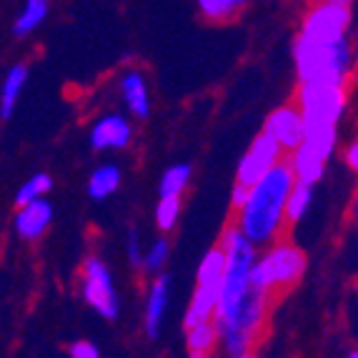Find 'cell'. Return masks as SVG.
Segmentation results:
<instances>
[{
  "label": "cell",
  "instance_id": "1",
  "mask_svg": "<svg viewBox=\"0 0 358 358\" xmlns=\"http://www.w3.org/2000/svg\"><path fill=\"white\" fill-rule=\"evenodd\" d=\"M296 183L299 180H296V173L286 158L271 173H266L258 183L251 185V193H248L243 208L233 213V223L258 248H266V245L283 238V233L288 228L286 206Z\"/></svg>",
  "mask_w": 358,
  "mask_h": 358
},
{
  "label": "cell",
  "instance_id": "2",
  "mask_svg": "<svg viewBox=\"0 0 358 358\" xmlns=\"http://www.w3.org/2000/svg\"><path fill=\"white\" fill-rule=\"evenodd\" d=\"M296 103L306 118V141L308 153L331 163L338 145V131L348 110V85L336 83H299Z\"/></svg>",
  "mask_w": 358,
  "mask_h": 358
},
{
  "label": "cell",
  "instance_id": "3",
  "mask_svg": "<svg viewBox=\"0 0 358 358\" xmlns=\"http://www.w3.org/2000/svg\"><path fill=\"white\" fill-rule=\"evenodd\" d=\"M293 68L299 83H336L348 85L356 73V45L351 38L336 43H313L293 38Z\"/></svg>",
  "mask_w": 358,
  "mask_h": 358
},
{
  "label": "cell",
  "instance_id": "4",
  "mask_svg": "<svg viewBox=\"0 0 358 358\" xmlns=\"http://www.w3.org/2000/svg\"><path fill=\"white\" fill-rule=\"evenodd\" d=\"M306 268H308V258H306L303 248L293 243L291 238H278L275 243L261 248L253 278L258 286L275 296V293L296 286L303 278Z\"/></svg>",
  "mask_w": 358,
  "mask_h": 358
},
{
  "label": "cell",
  "instance_id": "5",
  "mask_svg": "<svg viewBox=\"0 0 358 358\" xmlns=\"http://www.w3.org/2000/svg\"><path fill=\"white\" fill-rule=\"evenodd\" d=\"M223 275H226V251L215 243L213 248L203 253L196 271V288L193 296L185 306L183 313V331L198 326V323L215 321V310L221 301Z\"/></svg>",
  "mask_w": 358,
  "mask_h": 358
},
{
  "label": "cell",
  "instance_id": "6",
  "mask_svg": "<svg viewBox=\"0 0 358 358\" xmlns=\"http://www.w3.org/2000/svg\"><path fill=\"white\" fill-rule=\"evenodd\" d=\"M80 299L88 308H93L103 321L120 318V293L115 286V275L106 258L90 253L80 266Z\"/></svg>",
  "mask_w": 358,
  "mask_h": 358
},
{
  "label": "cell",
  "instance_id": "7",
  "mask_svg": "<svg viewBox=\"0 0 358 358\" xmlns=\"http://www.w3.org/2000/svg\"><path fill=\"white\" fill-rule=\"evenodd\" d=\"M353 8L338 0H313L296 36L313 43H336L351 38Z\"/></svg>",
  "mask_w": 358,
  "mask_h": 358
},
{
  "label": "cell",
  "instance_id": "8",
  "mask_svg": "<svg viewBox=\"0 0 358 358\" xmlns=\"http://www.w3.org/2000/svg\"><path fill=\"white\" fill-rule=\"evenodd\" d=\"M136 138V126L128 113L120 110H108L101 113L88 128V143L96 153H118V150L131 148Z\"/></svg>",
  "mask_w": 358,
  "mask_h": 358
},
{
  "label": "cell",
  "instance_id": "9",
  "mask_svg": "<svg viewBox=\"0 0 358 358\" xmlns=\"http://www.w3.org/2000/svg\"><path fill=\"white\" fill-rule=\"evenodd\" d=\"M281 161H286V150L275 143L273 138L261 131L251 141V145L245 148V153L241 155L238 166H236V180L245 185L258 183L263 176L271 173Z\"/></svg>",
  "mask_w": 358,
  "mask_h": 358
},
{
  "label": "cell",
  "instance_id": "10",
  "mask_svg": "<svg viewBox=\"0 0 358 358\" xmlns=\"http://www.w3.org/2000/svg\"><path fill=\"white\" fill-rule=\"evenodd\" d=\"M263 133L273 138L286 155H291L306 141V118L299 103L291 101L275 106L263 120Z\"/></svg>",
  "mask_w": 358,
  "mask_h": 358
},
{
  "label": "cell",
  "instance_id": "11",
  "mask_svg": "<svg viewBox=\"0 0 358 358\" xmlns=\"http://www.w3.org/2000/svg\"><path fill=\"white\" fill-rule=\"evenodd\" d=\"M168 308H171V278L166 273L148 278V288H145V301H143V334L150 341L161 338Z\"/></svg>",
  "mask_w": 358,
  "mask_h": 358
},
{
  "label": "cell",
  "instance_id": "12",
  "mask_svg": "<svg viewBox=\"0 0 358 358\" xmlns=\"http://www.w3.org/2000/svg\"><path fill=\"white\" fill-rule=\"evenodd\" d=\"M53 218H55L53 203H50L48 198H41L36 203L20 206V208L13 210L10 226H13V233H15L20 241L36 243V241H41L43 236L50 231Z\"/></svg>",
  "mask_w": 358,
  "mask_h": 358
},
{
  "label": "cell",
  "instance_id": "13",
  "mask_svg": "<svg viewBox=\"0 0 358 358\" xmlns=\"http://www.w3.org/2000/svg\"><path fill=\"white\" fill-rule=\"evenodd\" d=\"M118 96L126 108V113L136 120H148L153 110V98H150L148 78L141 68H126L118 76Z\"/></svg>",
  "mask_w": 358,
  "mask_h": 358
},
{
  "label": "cell",
  "instance_id": "14",
  "mask_svg": "<svg viewBox=\"0 0 358 358\" xmlns=\"http://www.w3.org/2000/svg\"><path fill=\"white\" fill-rule=\"evenodd\" d=\"M30 68L28 63H13L10 68L3 76V83H0V120L8 123L18 108V101L23 96L25 85H28Z\"/></svg>",
  "mask_w": 358,
  "mask_h": 358
},
{
  "label": "cell",
  "instance_id": "15",
  "mask_svg": "<svg viewBox=\"0 0 358 358\" xmlns=\"http://www.w3.org/2000/svg\"><path fill=\"white\" fill-rule=\"evenodd\" d=\"M120 185H123V171H120L118 163H101V166L90 171L85 191H88L90 201L103 203V201H108V198L120 191Z\"/></svg>",
  "mask_w": 358,
  "mask_h": 358
},
{
  "label": "cell",
  "instance_id": "16",
  "mask_svg": "<svg viewBox=\"0 0 358 358\" xmlns=\"http://www.w3.org/2000/svg\"><path fill=\"white\" fill-rule=\"evenodd\" d=\"M48 13H50V0H23L18 15L13 18V28H10L13 38H18V41L30 38L48 20Z\"/></svg>",
  "mask_w": 358,
  "mask_h": 358
},
{
  "label": "cell",
  "instance_id": "17",
  "mask_svg": "<svg viewBox=\"0 0 358 358\" xmlns=\"http://www.w3.org/2000/svg\"><path fill=\"white\" fill-rule=\"evenodd\" d=\"M185 348L188 353H208L213 356L215 348H221V331L215 321H206L185 329Z\"/></svg>",
  "mask_w": 358,
  "mask_h": 358
},
{
  "label": "cell",
  "instance_id": "18",
  "mask_svg": "<svg viewBox=\"0 0 358 358\" xmlns=\"http://www.w3.org/2000/svg\"><path fill=\"white\" fill-rule=\"evenodd\" d=\"M193 178V168L191 163H173L163 171L161 180H158V198H168V196H178L183 198V193L188 191Z\"/></svg>",
  "mask_w": 358,
  "mask_h": 358
},
{
  "label": "cell",
  "instance_id": "19",
  "mask_svg": "<svg viewBox=\"0 0 358 358\" xmlns=\"http://www.w3.org/2000/svg\"><path fill=\"white\" fill-rule=\"evenodd\" d=\"M168 261H171V241H168V236L158 233V236L145 245L141 273H143L145 278H155V275H161L163 271H166Z\"/></svg>",
  "mask_w": 358,
  "mask_h": 358
},
{
  "label": "cell",
  "instance_id": "20",
  "mask_svg": "<svg viewBox=\"0 0 358 358\" xmlns=\"http://www.w3.org/2000/svg\"><path fill=\"white\" fill-rule=\"evenodd\" d=\"M50 188H53V178H50V173L38 171V173L28 176V178L18 185V191H15V196H13V203H15V208L28 206V203H36V201H41V198H48Z\"/></svg>",
  "mask_w": 358,
  "mask_h": 358
},
{
  "label": "cell",
  "instance_id": "21",
  "mask_svg": "<svg viewBox=\"0 0 358 358\" xmlns=\"http://www.w3.org/2000/svg\"><path fill=\"white\" fill-rule=\"evenodd\" d=\"M180 213H183V198H178V196L158 198V203H155V210H153L155 231L163 233V236L173 233L176 228H178Z\"/></svg>",
  "mask_w": 358,
  "mask_h": 358
},
{
  "label": "cell",
  "instance_id": "22",
  "mask_svg": "<svg viewBox=\"0 0 358 358\" xmlns=\"http://www.w3.org/2000/svg\"><path fill=\"white\" fill-rule=\"evenodd\" d=\"M313 196H316V185L308 183H296L291 191L286 206V218H288V228L301 223L308 215V210L313 208Z\"/></svg>",
  "mask_w": 358,
  "mask_h": 358
},
{
  "label": "cell",
  "instance_id": "23",
  "mask_svg": "<svg viewBox=\"0 0 358 358\" xmlns=\"http://www.w3.org/2000/svg\"><path fill=\"white\" fill-rule=\"evenodd\" d=\"M198 13L210 23H228L238 15L241 0H196Z\"/></svg>",
  "mask_w": 358,
  "mask_h": 358
},
{
  "label": "cell",
  "instance_id": "24",
  "mask_svg": "<svg viewBox=\"0 0 358 358\" xmlns=\"http://www.w3.org/2000/svg\"><path fill=\"white\" fill-rule=\"evenodd\" d=\"M143 253H145V245L141 241V231L138 228H128L126 233V261L131 268L141 271L143 266Z\"/></svg>",
  "mask_w": 358,
  "mask_h": 358
},
{
  "label": "cell",
  "instance_id": "25",
  "mask_svg": "<svg viewBox=\"0 0 358 358\" xmlns=\"http://www.w3.org/2000/svg\"><path fill=\"white\" fill-rule=\"evenodd\" d=\"M68 358H103V356L98 343H93L88 338H80V341H73L71 346H68Z\"/></svg>",
  "mask_w": 358,
  "mask_h": 358
},
{
  "label": "cell",
  "instance_id": "26",
  "mask_svg": "<svg viewBox=\"0 0 358 358\" xmlns=\"http://www.w3.org/2000/svg\"><path fill=\"white\" fill-rule=\"evenodd\" d=\"M248 193H251V185L238 183V180L233 183V188H231V210L233 213L243 208V203L248 201Z\"/></svg>",
  "mask_w": 358,
  "mask_h": 358
},
{
  "label": "cell",
  "instance_id": "27",
  "mask_svg": "<svg viewBox=\"0 0 358 358\" xmlns=\"http://www.w3.org/2000/svg\"><path fill=\"white\" fill-rule=\"evenodd\" d=\"M343 163L348 166V171H353L358 176V136L351 138L346 148H343Z\"/></svg>",
  "mask_w": 358,
  "mask_h": 358
},
{
  "label": "cell",
  "instance_id": "28",
  "mask_svg": "<svg viewBox=\"0 0 358 358\" xmlns=\"http://www.w3.org/2000/svg\"><path fill=\"white\" fill-rule=\"evenodd\" d=\"M351 221L358 226V188H356V193H353V198H351Z\"/></svg>",
  "mask_w": 358,
  "mask_h": 358
},
{
  "label": "cell",
  "instance_id": "29",
  "mask_svg": "<svg viewBox=\"0 0 358 358\" xmlns=\"http://www.w3.org/2000/svg\"><path fill=\"white\" fill-rule=\"evenodd\" d=\"M233 358H258V356H256V351H253V348H248V351L238 353V356H233Z\"/></svg>",
  "mask_w": 358,
  "mask_h": 358
},
{
  "label": "cell",
  "instance_id": "30",
  "mask_svg": "<svg viewBox=\"0 0 358 358\" xmlns=\"http://www.w3.org/2000/svg\"><path fill=\"white\" fill-rule=\"evenodd\" d=\"M188 358H210L208 353H188Z\"/></svg>",
  "mask_w": 358,
  "mask_h": 358
},
{
  "label": "cell",
  "instance_id": "31",
  "mask_svg": "<svg viewBox=\"0 0 358 358\" xmlns=\"http://www.w3.org/2000/svg\"><path fill=\"white\" fill-rule=\"evenodd\" d=\"M343 358H358V348H353V351H348Z\"/></svg>",
  "mask_w": 358,
  "mask_h": 358
},
{
  "label": "cell",
  "instance_id": "32",
  "mask_svg": "<svg viewBox=\"0 0 358 358\" xmlns=\"http://www.w3.org/2000/svg\"><path fill=\"white\" fill-rule=\"evenodd\" d=\"M338 3H348V6H351V3H356V0H338Z\"/></svg>",
  "mask_w": 358,
  "mask_h": 358
},
{
  "label": "cell",
  "instance_id": "33",
  "mask_svg": "<svg viewBox=\"0 0 358 358\" xmlns=\"http://www.w3.org/2000/svg\"><path fill=\"white\" fill-rule=\"evenodd\" d=\"M356 55H358V48H356ZM356 71H358V60H356Z\"/></svg>",
  "mask_w": 358,
  "mask_h": 358
},
{
  "label": "cell",
  "instance_id": "34",
  "mask_svg": "<svg viewBox=\"0 0 358 358\" xmlns=\"http://www.w3.org/2000/svg\"><path fill=\"white\" fill-rule=\"evenodd\" d=\"M245 3H248V0H241V6H245Z\"/></svg>",
  "mask_w": 358,
  "mask_h": 358
}]
</instances>
